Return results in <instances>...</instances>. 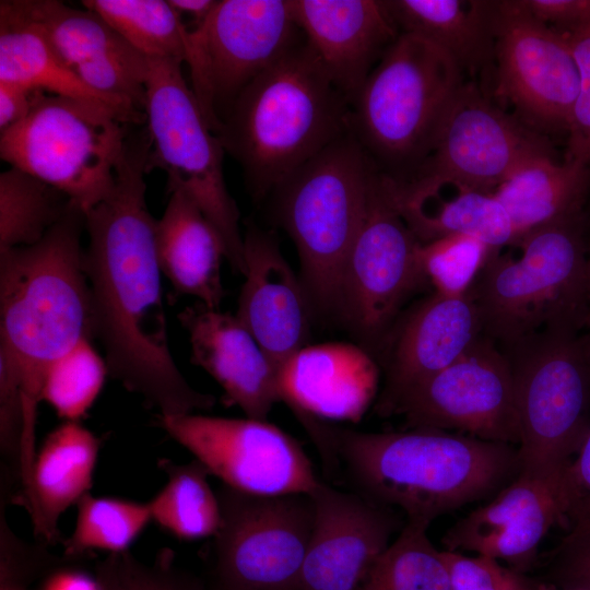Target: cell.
I'll list each match as a JSON object with an SVG mask.
<instances>
[{"label":"cell","mask_w":590,"mask_h":590,"mask_svg":"<svg viewBox=\"0 0 590 590\" xmlns=\"http://www.w3.org/2000/svg\"><path fill=\"white\" fill-rule=\"evenodd\" d=\"M221 524L213 538L219 590H302L315 524L311 494L216 491Z\"/></svg>","instance_id":"obj_13"},{"label":"cell","mask_w":590,"mask_h":590,"mask_svg":"<svg viewBox=\"0 0 590 590\" xmlns=\"http://www.w3.org/2000/svg\"><path fill=\"white\" fill-rule=\"evenodd\" d=\"M0 81L103 106L131 126L146 122L145 115L92 91L34 26L4 10H0Z\"/></svg>","instance_id":"obj_29"},{"label":"cell","mask_w":590,"mask_h":590,"mask_svg":"<svg viewBox=\"0 0 590 590\" xmlns=\"http://www.w3.org/2000/svg\"><path fill=\"white\" fill-rule=\"evenodd\" d=\"M565 480L570 497V527L590 524V429L567 467Z\"/></svg>","instance_id":"obj_43"},{"label":"cell","mask_w":590,"mask_h":590,"mask_svg":"<svg viewBox=\"0 0 590 590\" xmlns=\"http://www.w3.org/2000/svg\"><path fill=\"white\" fill-rule=\"evenodd\" d=\"M176 13L185 23L191 22L188 31L198 27L213 11L217 1L214 0H168ZM186 25V24H185Z\"/></svg>","instance_id":"obj_47"},{"label":"cell","mask_w":590,"mask_h":590,"mask_svg":"<svg viewBox=\"0 0 590 590\" xmlns=\"http://www.w3.org/2000/svg\"><path fill=\"white\" fill-rule=\"evenodd\" d=\"M99 447L92 432L70 421L55 428L42 445L24 507L35 534L44 541H58L60 516L88 494Z\"/></svg>","instance_id":"obj_26"},{"label":"cell","mask_w":590,"mask_h":590,"mask_svg":"<svg viewBox=\"0 0 590 590\" xmlns=\"http://www.w3.org/2000/svg\"><path fill=\"white\" fill-rule=\"evenodd\" d=\"M553 570L564 588L590 590V524L570 527L558 547Z\"/></svg>","instance_id":"obj_42"},{"label":"cell","mask_w":590,"mask_h":590,"mask_svg":"<svg viewBox=\"0 0 590 590\" xmlns=\"http://www.w3.org/2000/svg\"><path fill=\"white\" fill-rule=\"evenodd\" d=\"M178 318L188 333L192 362L224 391V400L249 418L267 421L280 402L278 367L236 315L202 303Z\"/></svg>","instance_id":"obj_24"},{"label":"cell","mask_w":590,"mask_h":590,"mask_svg":"<svg viewBox=\"0 0 590 590\" xmlns=\"http://www.w3.org/2000/svg\"><path fill=\"white\" fill-rule=\"evenodd\" d=\"M495 249L477 238L451 235L420 246V261L434 292L450 297L469 293Z\"/></svg>","instance_id":"obj_38"},{"label":"cell","mask_w":590,"mask_h":590,"mask_svg":"<svg viewBox=\"0 0 590 590\" xmlns=\"http://www.w3.org/2000/svg\"><path fill=\"white\" fill-rule=\"evenodd\" d=\"M562 590H589V589H580V588H563Z\"/></svg>","instance_id":"obj_50"},{"label":"cell","mask_w":590,"mask_h":590,"mask_svg":"<svg viewBox=\"0 0 590 590\" xmlns=\"http://www.w3.org/2000/svg\"><path fill=\"white\" fill-rule=\"evenodd\" d=\"M37 91L0 81L1 133L23 120L30 113Z\"/></svg>","instance_id":"obj_45"},{"label":"cell","mask_w":590,"mask_h":590,"mask_svg":"<svg viewBox=\"0 0 590 590\" xmlns=\"http://www.w3.org/2000/svg\"><path fill=\"white\" fill-rule=\"evenodd\" d=\"M565 471L548 479L518 473L491 502L447 530L444 550L527 564L552 527L569 518Z\"/></svg>","instance_id":"obj_19"},{"label":"cell","mask_w":590,"mask_h":590,"mask_svg":"<svg viewBox=\"0 0 590 590\" xmlns=\"http://www.w3.org/2000/svg\"><path fill=\"white\" fill-rule=\"evenodd\" d=\"M378 167L350 134L296 169L274 190L315 315L339 319L346 259L364 221Z\"/></svg>","instance_id":"obj_7"},{"label":"cell","mask_w":590,"mask_h":590,"mask_svg":"<svg viewBox=\"0 0 590 590\" xmlns=\"http://www.w3.org/2000/svg\"><path fill=\"white\" fill-rule=\"evenodd\" d=\"M99 576L105 590H203L194 577L173 565L168 550L153 566L142 565L127 552L111 554Z\"/></svg>","instance_id":"obj_39"},{"label":"cell","mask_w":590,"mask_h":590,"mask_svg":"<svg viewBox=\"0 0 590 590\" xmlns=\"http://www.w3.org/2000/svg\"><path fill=\"white\" fill-rule=\"evenodd\" d=\"M586 216H587V222H588V225H589L590 224V197H589V201H588L587 209H586Z\"/></svg>","instance_id":"obj_49"},{"label":"cell","mask_w":590,"mask_h":590,"mask_svg":"<svg viewBox=\"0 0 590 590\" xmlns=\"http://www.w3.org/2000/svg\"><path fill=\"white\" fill-rule=\"evenodd\" d=\"M245 282L236 316L278 367L308 345L315 310L299 276L267 232L244 234Z\"/></svg>","instance_id":"obj_21"},{"label":"cell","mask_w":590,"mask_h":590,"mask_svg":"<svg viewBox=\"0 0 590 590\" xmlns=\"http://www.w3.org/2000/svg\"><path fill=\"white\" fill-rule=\"evenodd\" d=\"M587 216L524 235L519 256L495 251L469 291L483 335L498 347L544 331L586 330Z\"/></svg>","instance_id":"obj_5"},{"label":"cell","mask_w":590,"mask_h":590,"mask_svg":"<svg viewBox=\"0 0 590 590\" xmlns=\"http://www.w3.org/2000/svg\"><path fill=\"white\" fill-rule=\"evenodd\" d=\"M523 3L538 21L559 34L590 17V0H523Z\"/></svg>","instance_id":"obj_44"},{"label":"cell","mask_w":590,"mask_h":590,"mask_svg":"<svg viewBox=\"0 0 590 590\" xmlns=\"http://www.w3.org/2000/svg\"><path fill=\"white\" fill-rule=\"evenodd\" d=\"M83 229L85 214L71 204L40 241L0 252V352L19 370L26 449L36 447L48 368L78 342L94 338Z\"/></svg>","instance_id":"obj_2"},{"label":"cell","mask_w":590,"mask_h":590,"mask_svg":"<svg viewBox=\"0 0 590 590\" xmlns=\"http://www.w3.org/2000/svg\"><path fill=\"white\" fill-rule=\"evenodd\" d=\"M493 194L508 213L519 241L538 228L586 215L590 167L539 155L515 169Z\"/></svg>","instance_id":"obj_27"},{"label":"cell","mask_w":590,"mask_h":590,"mask_svg":"<svg viewBox=\"0 0 590 590\" xmlns=\"http://www.w3.org/2000/svg\"><path fill=\"white\" fill-rule=\"evenodd\" d=\"M107 373L106 361L92 339H83L50 365L44 377L42 400L59 417L78 422L97 399Z\"/></svg>","instance_id":"obj_37"},{"label":"cell","mask_w":590,"mask_h":590,"mask_svg":"<svg viewBox=\"0 0 590 590\" xmlns=\"http://www.w3.org/2000/svg\"><path fill=\"white\" fill-rule=\"evenodd\" d=\"M393 414L402 415L411 428L453 430L517 447L520 441L511 367L485 335L406 392L391 409Z\"/></svg>","instance_id":"obj_17"},{"label":"cell","mask_w":590,"mask_h":590,"mask_svg":"<svg viewBox=\"0 0 590 590\" xmlns=\"http://www.w3.org/2000/svg\"><path fill=\"white\" fill-rule=\"evenodd\" d=\"M0 10L34 26L72 69L104 56L138 52L104 19L86 8L74 9L58 0H2Z\"/></svg>","instance_id":"obj_31"},{"label":"cell","mask_w":590,"mask_h":590,"mask_svg":"<svg viewBox=\"0 0 590 590\" xmlns=\"http://www.w3.org/2000/svg\"><path fill=\"white\" fill-rule=\"evenodd\" d=\"M384 2L400 34L415 35L437 46L463 74L481 75L494 66L493 1Z\"/></svg>","instance_id":"obj_28"},{"label":"cell","mask_w":590,"mask_h":590,"mask_svg":"<svg viewBox=\"0 0 590 590\" xmlns=\"http://www.w3.org/2000/svg\"><path fill=\"white\" fill-rule=\"evenodd\" d=\"M157 425L223 484L257 495L311 494L322 482L302 445L256 418L162 415Z\"/></svg>","instance_id":"obj_16"},{"label":"cell","mask_w":590,"mask_h":590,"mask_svg":"<svg viewBox=\"0 0 590 590\" xmlns=\"http://www.w3.org/2000/svg\"><path fill=\"white\" fill-rule=\"evenodd\" d=\"M295 23L330 79L351 104L400 35L385 2L290 0Z\"/></svg>","instance_id":"obj_23"},{"label":"cell","mask_w":590,"mask_h":590,"mask_svg":"<svg viewBox=\"0 0 590 590\" xmlns=\"http://www.w3.org/2000/svg\"><path fill=\"white\" fill-rule=\"evenodd\" d=\"M496 97L542 133H567L579 73L566 38L538 21L523 0L493 1Z\"/></svg>","instance_id":"obj_15"},{"label":"cell","mask_w":590,"mask_h":590,"mask_svg":"<svg viewBox=\"0 0 590 590\" xmlns=\"http://www.w3.org/2000/svg\"><path fill=\"white\" fill-rule=\"evenodd\" d=\"M311 496L315 524L302 590H358L390 545L400 520L393 508L323 481Z\"/></svg>","instance_id":"obj_18"},{"label":"cell","mask_w":590,"mask_h":590,"mask_svg":"<svg viewBox=\"0 0 590 590\" xmlns=\"http://www.w3.org/2000/svg\"><path fill=\"white\" fill-rule=\"evenodd\" d=\"M71 201L43 180L10 167L0 174V252L40 241Z\"/></svg>","instance_id":"obj_33"},{"label":"cell","mask_w":590,"mask_h":590,"mask_svg":"<svg viewBox=\"0 0 590 590\" xmlns=\"http://www.w3.org/2000/svg\"><path fill=\"white\" fill-rule=\"evenodd\" d=\"M420 246L396 206L388 177L378 169L345 262L339 309V320L371 354L382 352L401 307L428 283Z\"/></svg>","instance_id":"obj_14"},{"label":"cell","mask_w":590,"mask_h":590,"mask_svg":"<svg viewBox=\"0 0 590 590\" xmlns=\"http://www.w3.org/2000/svg\"><path fill=\"white\" fill-rule=\"evenodd\" d=\"M290 0H220L188 31L190 88L216 134L239 94L300 39Z\"/></svg>","instance_id":"obj_12"},{"label":"cell","mask_w":590,"mask_h":590,"mask_svg":"<svg viewBox=\"0 0 590 590\" xmlns=\"http://www.w3.org/2000/svg\"><path fill=\"white\" fill-rule=\"evenodd\" d=\"M82 4L148 59L185 63L188 30L169 1L84 0Z\"/></svg>","instance_id":"obj_34"},{"label":"cell","mask_w":590,"mask_h":590,"mask_svg":"<svg viewBox=\"0 0 590 590\" xmlns=\"http://www.w3.org/2000/svg\"><path fill=\"white\" fill-rule=\"evenodd\" d=\"M429 524L406 519L358 590H450L442 551L427 534Z\"/></svg>","instance_id":"obj_35"},{"label":"cell","mask_w":590,"mask_h":590,"mask_svg":"<svg viewBox=\"0 0 590 590\" xmlns=\"http://www.w3.org/2000/svg\"><path fill=\"white\" fill-rule=\"evenodd\" d=\"M329 436L354 492L401 509L406 519L432 522L519 473L514 446L449 430L366 433L330 425Z\"/></svg>","instance_id":"obj_3"},{"label":"cell","mask_w":590,"mask_h":590,"mask_svg":"<svg viewBox=\"0 0 590 590\" xmlns=\"http://www.w3.org/2000/svg\"><path fill=\"white\" fill-rule=\"evenodd\" d=\"M587 284H588V298H589V314L583 338L590 349V237H587Z\"/></svg>","instance_id":"obj_48"},{"label":"cell","mask_w":590,"mask_h":590,"mask_svg":"<svg viewBox=\"0 0 590 590\" xmlns=\"http://www.w3.org/2000/svg\"><path fill=\"white\" fill-rule=\"evenodd\" d=\"M450 590H515V574L498 560L480 555L442 550Z\"/></svg>","instance_id":"obj_41"},{"label":"cell","mask_w":590,"mask_h":590,"mask_svg":"<svg viewBox=\"0 0 590 590\" xmlns=\"http://www.w3.org/2000/svg\"><path fill=\"white\" fill-rule=\"evenodd\" d=\"M515 590H524V589L520 586V587H518V588L515 589Z\"/></svg>","instance_id":"obj_51"},{"label":"cell","mask_w":590,"mask_h":590,"mask_svg":"<svg viewBox=\"0 0 590 590\" xmlns=\"http://www.w3.org/2000/svg\"><path fill=\"white\" fill-rule=\"evenodd\" d=\"M155 246L161 271L178 293L220 307L225 295L221 267L226 248L217 229L185 193L170 192L156 220Z\"/></svg>","instance_id":"obj_25"},{"label":"cell","mask_w":590,"mask_h":590,"mask_svg":"<svg viewBox=\"0 0 590 590\" xmlns=\"http://www.w3.org/2000/svg\"><path fill=\"white\" fill-rule=\"evenodd\" d=\"M44 590H105L101 581L78 571H59L51 576Z\"/></svg>","instance_id":"obj_46"},{"label":"cell","mask_w":590,"mask_h":590,"mask_svg":"<svg viewBox=\"0 0 590 590\" xmlns=\"http://www.w3.org/2000/svg\"><path fill=\"white\" fill-rule=\"evenodd\" d=\"M481 335L482 322L470 293H432L396 321L382 350L386 380L380 415L411 389L458 359Z\"/></svg>","instance_id":"obj_20"},{"label":"cell","mask_w":590,"mask_h":590,"mask_svg":"<svg viewBox=\"0 0 590 590\" xmlns=\"http://www.w3.org/2000/svg\"><path fill=\"white\" fill-rule=\"evenodd\" d=\"M150 149L146 127L130 132L111 194L85 214L93 331L113 378L162 415L191 414L215 398L189 385L169 350L156 220L145 197Z\"/></svg>","instance_id":"obj_1"},{"label":"cell","mask_w":590,"mask_h":590,"mask_svg":"<svg viewBox=\"0 0 590 590\" xmlns=\"http://www.w3.org/2000/svg\"><path fill=\"white\" fill-rule=\"evenodd\" d=\"M516 390L519 473H564L590 429V349L583 333L544 331L499 347Z\"/></svg>","instance_id":"obj_8"},{"label":"cell","mask_w":590,"mask_h":590,"mask_svg":"<svg viewBox=\"0 0 590 590\" xmlns=\"http://www.w3.org/2000/svg\"><path fill=\"white\" fill-rule=\"evenodd\" d=\"M552 154L551 143L495 105L479 83L465 82L452 101L427 157L402 181L396 199L420 200L446 187L493 193L528 160Z\"/></svg>","instance_id":"obj_11"},{"label":"cell","mask_w":590,"mask_h":590,"mask_svg":"<svg viewBox=\"0 0 590 590\" xmlns=\"http://www.w3.org/2000/svg\"><path fill=\"white\" fill-rule=\"evenodd\" d=\"M350 103L299 40L236 98L216 133L256 200L349 133Z\"/></svg>","instance_id":"obj_4"},{"label":"cell","mask_w":590,"mask_h":590,"mask_svg":"<svg viewBox=\"0 0 590 590\" xmlns=\"http://www.w3.org/2000/svg\"><path fill=\"white\" fill-rule=\"evenodd\" d=\"M392 198L421 244L467 235L500 250L518 241L508 213L493 193L457 189L449 198L440 193L420 200H399L393 193Z\"/></svg>","instance_id":"obj_30"},{"label":"cell","mask_w":590,"mask_h":590,"mask_svg":"<svg viewBox=\"0 0 590 590\" xmlns=\"http://www.w3.org/2000/svg\"><path fill=\"white\" fill-rule=\"evenodd\" d=\"M464 83L444 50L401 33L352 99L349 133L381 173L402 181L429 154Z\"/></svg>","instance_id":"obj_6"},{"label":"cell","mask_w":590,"mask_h":590,"mask_svg":"<svg viewBox=\"0 0 590 590\" xmlns=\"http://www.w3.org/2000/svg\"><path fill=\"white\" fill-rule=\"evenodd\" d=\"M168 480L149 503L152 519L181 540L213 536L221 524V508L206 468L193 460L176 464L160 461Z\"/></svg>","instance_id":"obj_32"},{"label":"cell","mask_w":590,"mask_h":590,"mask_svg":"<svg viewBox=\"0 0 590 590\" xmlns=\"http://www.w3.org/2000/svg\"><path fill=\"white\" fill-rule=\"evenodd\" d=\"M280 399L305 420L358 422L371 404L379 367L371 353L349 342L306 345L278 369Z\"/></svg>","instance_id":"obj_22"},{"label":"cell","mask_w":590,"mask_h":590,"mask_svg":"<svg viewBox=\"0 0 590 590\" xmlns=\"http://www.w3.org/2000/svg\"><path fill=\"white\" fill-rule=\"evenodd\" d=\"M130 126L103 106L37 92L27 116L1 133L0 155L86 214L115 188Z\"/></svg>","instance_id":"obj_9"},{"label":"cell","mask_w":590,"mask_h":590,"mask_svg":"<svg viewBox=\"0 0 590 590\" xmlns=\"http://www.w3.org/2000/svg\"><path fill=\"white\" fill-rule=\"evenodd\" d=\"M76 505L75 528L64 543L68 555L90 550L125 553L152 519L149 503L86 494Z\"/></svg>","instance_id":"obj_36"},{"label":"cell","mask_w":590,"mask_h":590,"mask_svg":"<svg viewBox=\"0 0 590 590\" xmlns=\"http://www.w3.org/2000/svg\"><path fill=\"white\" fill-rule=\"evenodd\" d=\"M562 35L569 44L579 73L578 95L566 133L565 158L590 167V17Z\"/></svg>","instance_id":"obj_40"},{"label":"cell","mask_w":590,"mask_h":590,"mask_svg":"<svg viewBox=\"0 0 590 590\" xmlns=\"http://www.w3.org/2000/svg\"><path fill=\"white\" fill-rule=\"evenodd\" d=\"M149 62L148 172L164 170L168 191H180L199 206L220 233L232 269L244 275V235L237 204L224 178V148L206 122L182 74L181 63L165 59H149Z\"/></svg>","instance_id":"obj_10"}]
</instances>
